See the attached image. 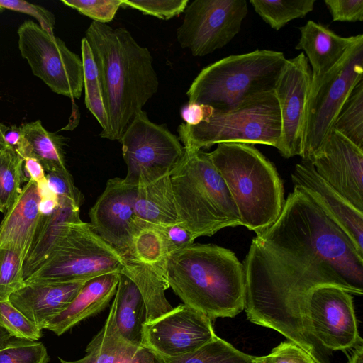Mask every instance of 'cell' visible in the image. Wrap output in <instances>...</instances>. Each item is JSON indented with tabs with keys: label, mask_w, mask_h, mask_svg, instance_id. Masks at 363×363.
I'll return each mask as SVG.
<instances>
[{
	"label": "cell",
	"mask_w": 363,
	"mask_h": 363,
	"mask_svg": "<svg viewBox=\"0 0 363 363\" xmlns=\"http://www.w3.org/2000/svg\"><path fill=\"white\" fill-rule=\"evenodd\" d=\"M242 265L248 320L278 331L315 363H330L331 352L310 333L307 298L321 286L362 295L363 254L303 187L294 186L277 220L252 239Z\"/></svg>",
	"instance_id": "obj_1"
},
{
	"label": "cell",
	"mask_w": 363,
	"mask_h": 363,
	"mask_svg": "<svg viewBox=\"0 0 363 363\" xmlns=\"http://www.w3.org/2000/svg\"><path fill=\"white\" fill-rule=\"evenodd\" d=\"M84 38L98 67L108 130L104 138L120 140L146 103L157 92L159 80L149 50L125 28L92 21Z\"/></svg>",
	"instance_id": "obj_2"
},
{
	"label": "cell",
	"mask_w": 363,
	"mask_h": 363,
	"mask_svg": "<svg viewBox=\"0 0 363 363\" xmlns=\"http://www.w3.org/2000/svg\"><path fill=\"white\" fill-rule=\"evenodd\" d=\"M166 280L183 303L212 320L233 318L245 308L243 265L229 249L192 243L171 253L166 264Z\"/></svg>",
	"instance_id": "obj_3"
},
{
	"label": "cell",
	"mask_w": 363,
	"mask_h": 363,
	"mask_svg": "<svg viewBox=\"0 0 363 363\" xmlns=\"http://www.w3.org/2000/svg\"><path fill=\"white\" fill-rule=\"evenodd\" d=\"M207 155L230 193L242 225L256 235L269 228L285 201L274 165L252 144L219 143Z\"/></svg>",
	"instance_id": "obj_4"
},
{
	"label": "cell",
	"mask_w": 363,
	"mask_h": 363,
	"mask_svg": "<svg viewBox=\"0 0 363 363\" xmlns=\"http://www.w3.org/2000/svg\"><path fill=\"white\" fill-rule=\"evenodd\" d=\"M170 180L182 225L195 239L242 225L230 193L207 152L185 150Z\"/></svg>",
	"instance_id": "obj_5"
},
{
	"label": "cell",
	"mask_w": 363,
	"mask_h": 363,
	"mask_svg": "<svg viewBox=\"0 0 363 363\" xmlns=\"http://www.w3.org/2000/svg\"><path fill=\"white\" fill-rule=\"evenodd\" d=\"M286 60L283 52L270 50L225 57L198 74L186 92L189 102L219 111L232 109L255 96L274 91Z\"/></svg>",
	"instance_id": "obj_6"
},
{
	"label": "cell",
	"mask_w": 363,
	"mask_h": 363,
	"mask_svg": "<svg viewBox=\"0 0 363 363\" xmlns=\"http://www.w3.org/2000/svg\"><path fill=\"white\" fill-rule=\"evenodd\" d=\"M177 132L188 152L224 143L263 144L279 150L281 135L279 102L274 91L265 92L232 109H214L206 121L198 125L182 123Z\"/></svg>",
	"instance_id": "obj_7"
},
{
	"label": "cell",
	"mask_w": 363,
	"mask_h": 363,
	"mask_svg": "<svg viewBox=\"0 0 363 363\" xmlns=\"http://www.w3.org/2000/svg\"><path fill=\"white\" fill-rule=\"evenodd\" d=\"M125 262V256L101 238L90 223L78 219L66 224L52 251L24 283L89 280L121 272Z\"/></svg>",
	"instance_id": "obj_8"
},
{
	"label": "cell",
	"mask_w": 363,
	"mask_h": 363,
	"mask_svg": "<svg viewBox=\"0 0 363 363\" xmlns=\"http://www.w3.org/2000/svg\"><path fill=\"white\" fill-rule=\"evenodd\" d=\"M363 35L359 34L340 61L312 82L303 126L302 160L307 161L325 142L353 89L363 80Z\"/></svg>",
	"instance_id": "obj_9"
},
{
	"label": "cell",
	"mask_w": 363,
	"mask_h": 363,
	"mask_svg": "<svg viewBox=\"0 0 363 363\" xmlns=\"http://www.w3.org/2000/svg\"><path fill=\"white\" fill-rule=\"evenodd\" d=\"M119 141L127 167L123 179L135 186L170 175L185 153L179 138L165 125L152 122L143 110L134 118Z\"/></svg>",
	"instance_id": "obj_10"
},
{
	"label": "cell",
	"mask_w": 363,
	"mask_h": 363,
	"mask_svg": "<svg viewBox=\"0 0 363 363\" xmlns=\"http://www.w3.org/2000/svg\"><path fill=\"white\" fill-rule=\"evenodd\" d=\"M18 49L33 74L55 93L72 100L79 99L84 88L82 61L59 38L50 35L32 21L17 30Z\"/></svg>",
	"instance_id": "obj_11"
},
{
	"label": "cell",
	"mask_w": 363,
	"mask_h": 363,
	"mask_svg": "<svg viewBox=\"0 0 363 363\" xmlns=\"http://www.w3.org/2000/svg\"><path fill=\"white\" fill-rule=\"evenodd\" d=\"M177 39L195 57L227 45L238 34L248 9L245 0H194L187 5Z\"/></svg>",
	"instance_id": "obj_12"
},
{
	"label": "cell",
	"mask_w": 363,
	"mask_h": 363,
	"mask_svg": "<svg viewBox=\"0 0 363 363\" xmlns=\"http://www.w3.org/2000/svg\"><path fill=\"white\" fill-rule=\"evenodd\" d=\"M306 315L310 333L329 351L363 345L351 294L335 286H321L308 294Z\"/></svg>",
	"instance_id": "obj_13"
},
{
	"label": "cell",
	"mask_w": 363,
	"mask_h": 363,
	"mask_svg": "<svg viewBox=\"0 0 363 363\" xmlns=\"http://www.w3.org/2000/svg\"><path fill=\"white\" fill-rule=\"evenodd\" d=\"M212 321L194 308L181 303L143 325L142 347L156 358L181 356L216 336Z\"/></svg>",
	"instance_id": "obj_14"
},
{
	"label": "cell",
	"mask_w": 363,
	"mask_h": 363,
	"mask_svg": "<svg viewBox=\"0 0 363 363\" xmlns=\"http://www.w3.org/2000/svg\"><path fill=\"white\" fill-rule=\"evenodd\" d=\"M311 80L309 64L301 52L286 60L276 82L274 92L279 102L281 121L278 151L285 158L301 155Z\"/></svg>",
	"instance_id": "obj_15"
},
{
	"label": "cell",
	"mask_w": 363,
	"mask_h": 363,
	"mask_svg": "<svg viewBox=\"0 0 363 363\" xmlns=\"http://www.w3.org/2000/svg\"><path fill=\"white\" fill-rule=\"evenodd\" d=\"M307 161L327 184L363 212L362 149L332 129L324 144Z\"/></svg>",
	"instance_id": "obj_16"
},
{
	"label": "cell",
	"mask_w": 363,
	"mask_h": 363,
	"mask_svg": "<svg viewBox=\"0 0 363 363\" xmlns=\"http://www.w3.org/2000/svg\"><path fill=\"white\" fill-rule=\"evenodd\" d=\"M137 189L123 179H110L89 211L94 231L125 256L141 224L134 209Z\"/></svg>",
	"instance_id": "obj_17"
},
{
	"label": "cell",
	"mask_w": 363,
	"mask_h": 363,
	"mask_svg": "<svg viewBox=\"0 0 363 363\" xmlns=\"http://www.w3.org/2000/svg\"><path fill=\"white\" fill-rule=\"evenodd\" d=\"M294 186L307 191L363 254V212L327 184L308 161L302 160L291 174Z\"/></svg>",
	"instance_id": "obj_18"
},
{
	"label": "cell",
	"mask_w": 363,
	"mask_h": 363,
	"mask_svg": "<svg viewBox=\"0 0 363 363\" xmlns=\"http://www.w3.org/2000/svg\"><path fill=\"white\" fill-rule=\"evenodd\" d=\"M87 281L24 283L8 300L43 330L50 319L71 303Z\"/></svg>",
	"instance_id": "obj_19"
},
{
	"label": "cell",
	"mask_w": 363,
	"mask_h": 363,
	"mask_svg": "<svg viewBox=\"0 0 363 363\" xmlns=\"http://www.w3.org/2000/svg\"><path fill=\"white\" fill-rule=\"evenodd\" d=\"M41 198L40 186L28 180L0 223V247L13 248L24 262L43 216Z\"/></svg>",
	"instance_id": "obj_20"
},
{
	"label": "cell",
	"mask_w": 363,
	"mask_h": 363,
	"mask_svg": "<svg viewBox=\"0 0 363 363\" xmlns=\"http://www.w3.org/2000/svg\"><path fill=\"white\" fill-rule=\"evenodd\" d=\"M120 273H108L86 281L71 303L50 319L44 329L61 335L81 321L102 311L116 293Z\"/></svg>",
	"instance_id": "obj_21"
},
{
	"label": "cell",
	"mask_w": 363,
	"mask_h": 363,
	"mask_svg": "<svg viewBox=\"0 0 363 363\" xmlns=\"http://www.w3.org/2000/svg\"><path fill=\"white\" fill-rule=\"evenodd\" d=\"M296 50H302L309 64L312 82L320 79L342 58L357 35L342 37L328 26L309 20L298 28Z\"/></svg>",
	"instance_id": "obj_22"
},
{
	"label": "cell",
	"mask_w": 363,
	"mask_h": 363,
	"mask_svg": "<svg viewBox=\"0 0 363 363\" xmlns=\"http://www.w3.org/2000/svg\"><path fill=\"white\" fill-rule=\"evenodd\" d=\"M85 352L86 355L77 360L58 359L60 363H155L148 350L132 344L119 333L113 303L104 326L87 345Z\"/></svg>",
	"instance_id": "obj_23"
},
{
	"label": "cell",
	"mask_w": 363,
	"mask_h": 363,
	"mask_svg": "<svg viewBox=\"0 0 363 363\" xmlns=\"http://www.w3.org/2000/svg\"><path fill=\"white\" fill-rule=\"evenodd\" d=\"M134 209L139 220L146 224L156 227L182 225L175 203L170 175L138 186Z\"/></svg>",
	"instance_id": "obj_24"
},
{
	"label": "cell",
	"mask_w": 363,
	"mask_h": 363,
	"mask_svg": "<svg viewBox=\"0 0 363 363\" xmlns=\"http://www.w3.org/2000/svg\"><path fill=\"white\" fill-rule=\"evenodd\" d=\"M58 206L43 214L28 256L23 264V277L27 279L52 251L66 224L80 219L79 206L68 200L58 199Z\"/></svg>",
	"instance_id": "obj_25"
},
{
	"label": "cell",
	"mask_w": 363,
	"mask_h": 363,
	"mask_svg": "<svg viewBox=\"0 0 363 363\" xmlns=\"http://www.w3.org/2000/svg\"><path fill=\"white\" fill-rule=\"evenodd\" d=\"M112 303L119 333L132 344L142 347V330L147 321L146 305L137 286L122 273Z\"/></svg>",
	"instance_id": "obj_26"
},
{
	"label": "cell",
	"mask_w": 363,
	"mask_h": 363,
	"mask_svg": "<svg viewBox=\"0 0 363 363\" xmlns=\"http://www.w3.org/2000/svg\"><path fill=\"white\" fill-rule=\"evenodd\" d=\"M20 128L23 139L21 157L37 160L45 172L67 169L62 136L48 132L40 120L23 123Z\"/></svg>",
	"instance_id": "obj_27"
},
{
	"label": "cell",
	"mask_w": 363,
	"mask_h": 363,
	"mask_svg": "<svg viewBox=\"0 0 363 363\" xmlns=\"http://www.w3.org/2000/svg\"><path fill=\"white\" fill-rule=\"evenodd\" d=\"M121 273L131 279L141 293L147 308L146 322L173 308L164 294V291L169 288L166 279L151 267L126 258Z\"/></svg>",
	"instance_id": "obj_28"
},
{
	"label": "cell",
	"mask_w": 363,
	"mask_h": 363,
	"mask_svg": "<svg viewBox=\"0 0 363 363\" xmlns=\"http://www.w3.org/2000/svg\"><path fill=\"white\" fill-rule=\"evenodd\" d=\"M125 257L151 267L166 279L169 252L163 234L157 227L141 222Z\"/></svg>",
	"instance_id": "obj_29"
},
{
	"label": "cell",
	"mask_w": 363,
	"mask_h": 363,
	"mask_svg": "<svg viewBox=\"0 0 363 363\" xmlns=\"http://www.w3.org/2000/svg\"><path fill=\"white\" fill-rule=\"evenodd\" d=\"M155 358V363H253L255 357L245 354L217 335L200 347L172 358Z\"/></svg>",
	"instance_id": "obj_30"
},
{
	"label": "cell",
	"mask_w": 363,
	"mask_h": 363,
	"mask_svg": "<svg viewBox=\"0 0 363 363\" xmlns=\"http://www.w3.org/2000/svg\"><path fill=\"white\" fill-rule=\"evenodd\" d=\"M316 0H250L255 11L272 29L279 30L292 20L313 10Z\"/></svg>",
	"instance_id": "obj_31"
},
{
	"label": "cell",
	"mask_w": 363,
	"mask_h": 363,
	"mask_svg": "<svg viewBox=\"0 0 363 363\" xmlns=\"http://www.w3.org/2000/svg\"><path fill=\"white\" fill-rule=\"evenodd\" d=\"M332 129L363 150V80L353 89Z\"/></svg>",
	"instance_id": "obj_32"
},
{
	"label": "cell",
	"mask_w": 363,
	"mask_h": 363,
	"mask_svg": "<svg viewBox=\"0 0 363 363\" xmlns=\"http://www.w3.org/2000/svg\"><path fill=\"white\" fill-rule=\"evenodd\" d=\"M23 159L8 147H0V203L6 211L21 191Z\"/></svg>",
	"instance_id": "obj_33"
},
{
	"label": "cell",
	"mask_w": 363,
	"mask_h": 363,
	"mask_svg": "<svg viewBox=\"0 0 363 363\" xmlns=\"http://www.w3.org/2000/svg\"><path fill=\"white\" fill-rule=\"evenodd\" d=\"M24 260L11 247H0V300H8L10 295L24 284Z\"/></svg>",
	"instance_id": "obj_34"
},
{
	"label": "cell",
	"mask_w": 363,
	"mask_h": 363,
	"mask_svg": "<svg viewBox=\"0 0 363 363\" xmlns=\"http://www.w3.org/2000/svg\"><path fill=\"white\" fill-rule=\"evenodd\" d=\"M0 325L15 338L35 341L42 336V330L29 320L9 300H0Z\"/></svg>",
	"instance_id": "obj_35"
},
{
	"label": "cell",
	"mask_w": 363,
	"mask_h": 363,
	"mask_svg": "<svg viewBox=\"0 0 363 363\" xmlns=\"http://www.w3.org/2000/svg\"><path fill=\"white\" fill-rule=\"evenodd\" d=\"M50 358L42 342L15 338L0 350V363H48Z\"/></svg>",
	"instance_id": "obj_36"
},
{
	"label": "cell",
	"mask_w": 363,
	"mask_h": 363,
	"mask_svg": "<svg viewBox=\"0 0 363 363\" xmlns=\"http://www.w3.org/2000/svg\"><path fill=\"white\" fill-rule=\"evenodd\" d=\"M123 0H61L65 6L76 9L79 13L91 18L93 21L107 23L111 22Z\"/></svg>",
	"instance_id": "obj_37"
},
{
	"label": "cell",
	"mask_w": 363,
	"mask_h": 363,
	"mask_svg": "<svg viewBox=\"0 0 363 363\" xmlns=\"http://www.w3.org/2000/svg\"><path fill=\"white\" fill-rule=\"evenodd\" d=\"M189 0H123L122 6L139 10L143 14L168 20L183 13Z\"/></svg>",
	"instance_id": "obj_38"
},
{
	"label": "cell",
	"mask_w": 363,
	"mask_h": 363,
	"mask_svg": "<svg viewBox=\"0 0 363 363\" xmlns=\"http://www.w3.org/2000/svg\"><path fill=\"white\" fill-rule=\"evenodd\" d=\"M47 184L58 198L68 200L80 207L83 196L74 186L72 175L67 170L45 172Z\"/></svg>",
	"instance_id": "obj_39"
},
{
	"label": "cell",
	"mask_w": 363,
	"mask_h": 363,
	"mask_svg": "<svg viewBox=\"0 0 363 363\" xmlns=\"http://www.w3.org/2000/svg\"><path fill=\"white\" fill-rule=\"evenodd\" d=\"M253 363H315L301 347L291 341L281 342L265 356L255 357Z\"/></svg>",
	"instance_id": "obj_40"
},
{
	"label": "cell",
	"mask_w": 363,
	"mask_h": 363,
	"mask_svg": "<svg viewBox=\"0 0 363 363\" xmlns=\"http://www.w3.org/2000/svg\"><path fill=\"white\" fill-rule=\"evenodd\" d=\"M9 9L28 14L34 17L40 23V26L50 35H55L54 15L45 8L21 0H0V11Z\"/></svg>",
	"instance_id": "obj_41"
},
{
	"label": "cell",
	"mask_w": 363,
	"mask_h": 363,
	"mask_svg": "<svg viewBox=\"0 0 363 363\" xmlns=\"http://www.w3.org/2000/svg\"><path fill=\"white\" fill-rule=\"evenodd\" d=\"M333 21L362 22L363 0H325Z\"/></svg>",
	"instance_id": "obj_42"
},
{
	"label": "cell",
	"mask_w": 363,
	"mask_h": 363,
	"mask_svg": "<svg viewBox=\"0 0 363 363\" xmlns=\"http://www.w3.org/2000/svg\"><path fill=\"white\" fill-rule=\"evenodd\" d=\"M86 108L94 116L102 128L99 136L104 138L108 130V116L105 108L101 84L84 85Z\"/></svg>",
	"instance_id": "obj_43"
},
{
	"label": "cell",
	"mask_w": 363,
	"mask_h": 363,
	"mask_svg": "<svg viewBox=\"0 0 363 363\" xmlns=\"http://www.w3.org/2000/svg\"><path fill=\"white\" fill-rule=\"evenodd\" d=\"M157 228L163 234L169 255L190 245L195 240L192 234L182 224Z\"/></svg>",
	"instance_id": "obj_44"
},
{
	"label": "cell",
	"mask_w": 363,
	"mask_h": 363,
	"mask_svg": "<svg viewBox=\"0 0 363 363\" xmlns=\"http://www.w3.org/2000/svg\"><path fill=\"white\" fill-rule=\"evenodd\" d=\"M84 85L100 84L98 67L91 46L84 37L81 40Z\"/></svg>",
	"instance_id": "obj_45"
},
{
	"label": "cell",
	"mask_w": 363,
	"mask_h": 363,
	"mask_svg": "<svg viewBox=\"0 0 363 363\" xmlns=\"http://www.w3.org/2000/svg\"><path fill=\"white\" fill-rule=\"evenodd\" d=\"M213 110V107L208 105L188 102L182 108L181 116L185 123L196 125L206 121Z\"/></svg>",
	"instance_id": "obj_46"
},
{
	"label": "cell",
	"mask_w": 363,
	"mask_h": 363,
	"mask_svg": "<svg viewBox=\"0 0 363 363\" xmlns=\"http://www.w3.org/2000/svg\"><path fill=\"white\" fill-rule=\"evenodd\" d=\"M23 172L28 176V180L36 182L38 185L47 183L45 171L41 164L35 159L27 157L23 160Z\"/></svg>",
	"instance_id": "obj_47"
},
{
	"label": "cell",
	"mask_w": 363,
	"mask_h": 363,
	"mask_svg": "<svg viewBox=\"0 0 363 363\" xmlns=\"http://www.w3.org/2000/svg\"><path fill=\"white\" fill-rule=\"evenodd\" d=\"M4 139L5 147L12 149L20 156L23 142L21 128L16 125L8 127L4 133Z\"/></svg>",
	"instance_id": "obj_48"
},
{
	"label": "cell",
	"mask_w": 363,
	"mask_h": 363,
	"mask_svg": "<svg viewBox=\"0 0 363 363\" xmlns=\"http://www.w3.org/2000/svg\"><path fill=\"white\" fill-rule=\"evenodd\" d=\"M14 338L6 329L0 325V350L9 346Z\"/></svg>",
	"instance_id": "obj_49"
},
{
	"label": "cell",
	"mask_w": 363,
	"mask_h": 363,
	"mask_svg": "<svg viewBox=\"0 0 363 363\" xmlns=\"http://www.w3.org/2000/svg\"><path fill=\"white\" fill-rule=\"evenodd\" d=\"M348 363H363V345L353 349Z\"/></svg>",
	"instance_id": "obj_50"
},
{
	"label": "cell",
	"mask_w": 363,
	"mask_h": 363,
	"mask_svg": "<svg viewBox=\"0 0 363 363\" xmlns=\"http://www.w3.org/2000/svg\"><path fill=\"white\" fill-rule=\"evenodd\" d=\"M8 127L0 123V146L5 147L4 135L5 131L7 130Z\"/></svg>",
	"instance_id": "obj_51"
},
{
	"label": "cell",
	"mask_w": 363,
	"mask_h": 363,
	"mask_svg": "<svg viewBox=\"0 0 363 363\" xmlns=\"http://www.w3.org/2000/svg\"><path fill=\"white\" fill-rule=\"evenodd\" d=\"M0 212L5 213V210L0 203Z\"/></svg>",
	"instance_id": "obj_52"
},
{
	"label": "cell",
	"mask_w": 363,
	"mask_h": 363,
	"mask_svg": "<svg viewBox=\"0 0 363 363\" xmlns=\"http://www.w3.org/2000/svg\"><path fill=\"white\" fill-rule=\"evenodd\" d=\"M1 147V146H0Z\"/></svg>",
	"instance_id": "obj_53"
}]
</instances>
